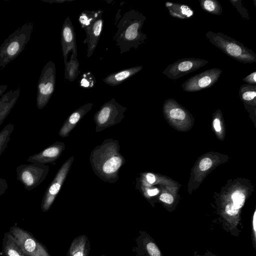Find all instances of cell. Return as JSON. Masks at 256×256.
Here are the masks:
<instances>
[{"instance_id": "37", "label": "cell", "mask_w": 256, "mask_h": 256, "mask_svg": "<svg viewBox=\"0 0 256 256\" xmlns=\"http://www.w3.org/2000/svg\"><path fill=\"white\" fill-rule=\"evenodd\" d=\"M8 87V86L6 84L0 85V97L2 94L4 93Z\"/></svg>"}, {"instance_id": "18", "label": "cell", "mask_w": 256, "mask_h": 256, "mask_svg": "<svg viewBox=\"0 0 256 256\" xmlns=\"http://www.w3.org/2000/svg\"><path fill=\"white\" fill-rule=\"evenodd\" d=\"M142 69V66H136L113 72L103 79V82L110 86L120 84L128 78L134 76Z\"/></svg>"}, {"instance_id": "22", "label": "cell", "mask_w": 256, "mask_h": 256, "mask_svg": "<svg viewBox=\"0 0 256 256\" xmlns=\"http://www.w3.org/2000/svg\"><path fill=\"white\" fill-rule=\"evenodd\" d=\"M238 94L241 100L244 102L256 103V84H242L240 88Z\"/></svg>"}, {"instance_id": "13", "label": "cell", "mask_w": 256, "mask_h": 256, "mask_svg": "<svg viewBox=\"0 0 256 256\" xmlns=\"http://www.w3.org/2000/svg\"><path fill=\"white\" fill-rule=\"evenodd\" d=\"M62 52L66 62L70 54L78 56L76 34L72 22L68 16L64 20L61 32Z\"/></svg>"}, {"instance_id": "25", "label": "cell", "mask_w": 256, "mask_h": 256, "mask_svg": "<svg viewBox=\"0 0 256 256\" xmlns=\"http://www.w3.org/2000/svg\"><path fill=\"white\" fill-rule=\"evenodd\" d=\"M14 128V124L10 123L6 124L0 132V156L8 146Z\"/></svg>"}, {"instance_id": "38", "label": "cell", "mask_w": 256, "mask_h": 256, "mask_svg": "<svg viewBox=\"0 0 256 256\" xmlns=\"http://www.w3.org/2000/svg\"><path fill=\"white\" fill-rule=\"evenodd\" d=\"M194 256H217L210 252H206L204 255H200L196 254V252L194 253Z\"/></svg>"}, {"instance_id": "26", "label": "cell", "mask_w": 256, "mask_h": 256, "mask_svg": "<svg viewBox=\"0 0 256 256\" xmlns=\"http://www.w3.org/2000/svg\"><path fill=\"white\" fill-rule=\"evenodd\" d=\"M95 83V77L91 72H85L82 75L80 82L81 87L84 88H90L94 86Z\"/></svg>"}, {"instance_id": "35", "label": "cell", "mask_w": 256, "mask_h": 256, "mask_svg": "<svg viewBox=\"0 0 256 256\" xmlns=\"http://www.w3.org/2000/svg\"><path fill=\"white\" fill-rule=\"evenodd\" d=\"M42 2H49L50 4L52 3H62L66 2H72L74 0H42Z\"/></svg>"}, {"instance_id": "30", "label": "cell", "mask_w": 256, "mask_h": 256, "mask_svg": "<svg viewBox=\"0 0 256 256\" xmlns=\"http://www.w3.org/2000/svg\"><path fill=\"white\" fill-rule=\"evenodd\" d=\"M256 211L254 212L252 222V238L253 245L256 248Z\"/></svg>"}, {"instance_id": "29", "label": "cell", "mask_w": 256, "mask_h": 256, "mask_svg": "<svg viewBox=\"0 0 256 256\" xmlns=\"http://www.w3.org/2000/svg\"><path fill=\"white\" fill-rule=\"evenodd\" d=\"M212 165V160L208 158H205L200 160L199 168L202 171H205L209 169Z\"/></svg>"}, {"instance_id": "14", "label": "cell", "mask_w": 256, "mask_h": 256, "mask_svg": "<svg viewBox=\"0 0 256 256\" xmlns=\"http://www.w3.org/2000/svg\"><path fill=\"white\" fill-rule=\"evenodd\" d=\"M63 142H56L38 154L30 156L27 161L30 163L38 162L45 164L56 161L65 150Z\"/></svg>"}, {"instance_id": "28", "label": "cell", "mask_w": 256, "mask_h": 256, "mask_svg": "<svg viewBox=\"0 0 256 256\" xmlns=\"http://www.w3.org/2000/svg\"><path fill=\"white\" fill-rule=\"evenodd\" d=\"M230 1L236 8L237 10L244 19L246 20H249L250 17L248 12L243 6L240 0H230Z\"/></svg>"}, {"instance_id": "2", "label": "cell", "mask_w": 256, "mask_h": 256, "mask_svg": "<svg viewBox=\"0 0 256 256\" xmlns=\"http://www.w3.org/2000/svg\"><path fill=\"white\" fill-rule=\"evenodd\" d=\"M146 20L142 13L134 10L126 12L122 16L118 11L116 18L117 31L114 40L121 54L128 52L132 48L137 49L144 42L147 36L141 30Z\"/></svg>"}, {"instance_id": "36", "label": "cell", "mask_w": 256, "mask_h": 256, "mask_svg": "<svg viewBox=\"0 0 256 256\" xmlns=\"http://www.w3.org/2000/svg\"><path fill=\"white\" fill-rule=\"evenodd\" d=\"M159 191L157 188L148 190L147 193L150 196H154L158 193Z\"/></svg>"}, {"instance_id": "12", "label": "cell", "mask_w": 256, "mask_h": 256, "mask_svg": "<svg viewBox=\"0 0 256 256\" xmlns=\"http://www.w3.org/2000/svg\"><path fill=\"white\" fill-rule=\"evenodd\" d=\"M208 63V60L198 58H184L168 66L162 74L172 80H176L193 72Z\"/></svg>"}, {"instance_id": "11", "label": "cell", "mask_w": 256, "mask_h": 256, "mask_svg": "<svg viewBox=\"0 0 256 256\" xmlns=\"http://www.w3.org/2000/svg\"><path fill=\"white\" fill-rule=\"evenodd\" d=\"M222 72L220 68H210L188 78L182 88L186 92H196L210 88L218 81Z\"/></svg>"}, {"instance_id": "3", "label": "cell", "mask_w": 256, "mask_h": 256, "mask_svg": "<svg viewBox=\"0 0 256 256\" xmlns=\"http://www.w3.org/2000/svg\"><path fill=\"white\" fill-rule=\"evenodd\" d=\"M208 40L226 56L244 64L256 62V54L235 39L221 32L208 31Z\"/></svg>"}, {"instance_id": "5", "label": "cell", "mask_w": 256, "mask_h": 256, "mask_svg": "<svg viewBox=\"0 0 256 256\" xmlns=\"http://www.w3.org/2000/svg\"><path fill=\"white\" fill-rule=\"evenodd\" d=\"M104 11L84 10L79 16L78 21L86 34L84 43L88 46L86 56L90 58L98 44L102 30Z\"/></svg>"}, {"instance_id": "4", "label": "cell", "mask_w": 256, "mask_h": 256, "mask_svg": "<svg viewBox=\"0 0 256 256\" xmlns=\"http://www.w3.org/2000/svg\"><path fill=\"white\" fill-rule=\"evenodd\" d=\"M33 28L32 22H26L4 40L0 46V69H4L24 50Z\"/></svg>"}, {"instance_id": "23", "label": "cell", "mask_w": 256, "mask_h": 256, "mask_svg": "<svg viewBox=\"0 0 256 256\" xmlns=\"http://www.w3.org/2000/svg\"><path fill=\"white\" fill-rule=\"evenodd\" d=\"M65 78L70 82L74 81L79 72V62L77 58H70L64 63Z\"/></svg>"}, {"instance_id": "27", "label": "cell", "mask_w": 256, "mask_h": 256, "mask_svg": "<svg viewBox=\"0 0 256 256\" xmlns=\"http://www.w3.org/2000/svg\"><path fill=\"white\" fill-rule=\"evenodd\" d=\"M231 197L233 205L236 208L240 210L244 203L245 196L244 194L240 190H237L232 194Z\"/></svg>"}, {"instance_id": "1", "label": "cell", "mask_w": 256, "mask_h": 256, "mask_svg": "<svg viewBox=\"0 0 256 256\" xmlns=\"http://www.w3.org/2000/svg\"><path fill=\"white\" fill-rule=\"evenodd\" d=\"M120 150L118 140L108 138L90 152V161L92 170L105 182L114 183L119 178L120 169L126 162Z\"/></svg>"}, {"instance_id": "6", "label": "cell", "mask_w": 256, "mask_h": 256, "mask_svg": "<svg viewBox=\"0 0 256 256\" xmlns=\"http://www.w3.org/2000/svg\"><path fill=\"white\" fill-rule=\"evenodd\" d=\"M126 110V108L119 104L114 98L105 102L94 117L96 132H100L121 122Z\"/></svg>"}, {"instance_id": "8", "label": "cell", "mask_w": 256, "mask_h": 256, "mask_svg": "<svg viewBox=\"0 0 256 256\" xmlns=\"http://www.w3.org/2000/svg\"><path fill=\"white\" fill-rule=\"evenodd\" d=\"M56 70L54 63L49 60L43 68L37 86L36 106L44 108L49 102L55 88Z\"/></svg>"}, {"instance_id": "15", "label": "cell", "mask_w": 256, "mask_h": 256, "mask_svg": "<svg viewBox=\"0 0 256 256\" xmlns=\"http://www.w3.org/2000/svg\"><path fill=\"white\" fill-rule=\"evenodd\" d=\"M92 103H88L76 110L66 118L60 130L58 135L62 138L68 137L82 118L90 110Z\"/></svg>"}, {"instance_id": "34", "label": "cell", "mask_w": 256, "mask_h": 256, "mask_svg": "<svg viewBox=\"0 0 256 256\" xmlns=\"http://www.w3.org/2000/svg\"><path fill=\"white\" fill-rule=\"evenodd\" d=\"M146 180L150 184H153L156 180L154 176L151 173H148L146 176Z\"/></svg>"}, {"instance_id": "33", "label": "cell", "mask_w": 256, "mask_h": 256, "mask_svg": "<svg viewBox=\"0 0 256 256\" xmlns=\"http://www.w3.org/2000/svg\"><path fill=\"white\" fill-rule=\"evenodd\" d=\"M213 125L216 132H220L221 130L220 120L218 118H216L214 119L213 121Z\"/></svg>"}, {"instance_id": "17", "label": "cell", "mask_w": 256, "mask_h": 256, "mask_svg": "<svg viewBox=\"0 0 256 256\" xmlns=\"http://www.w3.org/2000/svg\"><path fill=\"white\" fill-rule=\"evenodd\" d=\"M136 242L139 250L144 256H163L154 240L145 232H140Z\"/></svg>"}, {"instance_id": "20", "label": "cell", "mask_w": 256, "mask_h": 256, "mask_svg": "<svg viewBox=\"0 0 256 256\" xmlns=\"http://www.w3.org/2000/svg\"><path fill=\"white\" fill-rule=\"evenodd\" d=\"M1 252L4 256H26L18 240L9 232L4 234Z\"/></svg>"}, {"instance_id": "16", "label": "cell", "mask_w": 256, "mask_h": 256, "mask_svg": "<svg viewBox=\"0 0 256 256\" xmlns=\"http://www.w3.org/2000/svg\"><path fill=\"white\" fill-rule=\"evenodd\" d=\"M20 91V88L14 90H11L0 97V126L16 104Z\"/></svg>"}, {"instance_id": "24", "label": "cell", "mask_w": 256, "mask_h": 256, "mask_svg": "<svg viewBox=\"0 0 256 256\" xmlns=\"http://www.w3.org/2000/svg\"><path fill=\"white\" fill-rule=\"evenodd\" d=\"M201 8L206 12L220 15L222 12V8L216 0H199Z\"/></svg>"}, {"instance_id": "9", "label": "cell", "mask_w": 256, "mask_h": 256, "mask_svg": "<svg viewBox=\"0 0 256 256\" xmlns=\"http://www.w3.org/2000/svg\"><path fill=\"white\" fill-rule=\"evenodd\" d=\"M9 232L18 240L26 256H50L46 248L30 232L14 224Z\"/></svg>"}, {"instance_id": "10", "label": "cell", "mask_w": 256, "mask_h": 256, "mask_svg": "<svg viewBox=\"0 0 256 256\" xmlns=\"http://www.w3.org/2000/svg\"><path fill=\"white\" fill-rule=\"evenodd\" d=\"M74 160V156H72L62 164L46 188L41 204V208L43 212L48 211L52 206L66 179Z\"/></svg>"}, {"instance_id": "31", "label": "cell", "mask_w": 256, "mask_h": 256, "mask_svg": "<svg viewBox=\"0 0 256 256\" xmlns=\"http://www.w3.org/2000/svg\"><path fill=\"white\" fill-rule=\"evenodd\" d=\"M242 81L246 84H256V72L254 71L246 76L242 78Z\"/></svg>"}, {"instance_id": "21", "label": "cell", "mask_w": 256, "mask_h": 256, "mask_svg": "<svg viewBox=\"0 0 256 256\" xmlns=\"http://www.w3.org/2000/svg\"><path fill=\"white\" fill-rule=\"evenodd\" d=\"M166 5L170 14L173 17L185 19L193 14V11L186 5L170 2H166Z\"/></svg>"}, {"instance_id": "7", "label": "cell", "mask_w": 256, "mask_h": 256, "mask_svg": "<svg viewBox=\"0 0 256 256\" xmlns=\"http://www.w3.org/2000/svg\"><path fill=\"white\" fill-rule=\"evenodd\" d=\"M50 170L48 165L38 162L22 164L16 168V180L30 191L39 186L46 178Z\"/></svg>"}, {"instance_id": "19", "label": "cell", "mask_w": 256, "mask_h": 256, "mask_svg": "<svg viewBox=\"0 0 256 256\" xmlns=\"http://www.w3.org/2000/svg\"><path fill=\"white\" fill-rule=\"evenodd\" d=\"M90 242L86 236L82 234L72 241L66 256H88Z\"/></svg>"}, {"instance_id": "32", "label": "cell", "mask_w": 256, "mask_h": 256, "mask_svg": "<svg viewBox=\"0 0 256 256\" xmlns=\"http://www.w3.org/2000/svg\"><path fill=\"white\" fill-rule=\"evenodd\" d=\"M160 200L168 204H172L174 202L173 196L170 194L168 193L162 194L160 196Z\"/></svg>"}, {"instance_id": "39", "label": "cell", "mask_w": 256, "mask_h": 256, "mask_svg": "<svg viewBox=\"0 0 256 256\" xmlns=\"http://www.w3.org/2000/svg\"><path fill=\"white\" fill-rule=\"evenodd\" d=\"M100 256H106L104 254L101 255Z\"/></svg>"}]
</instances>
